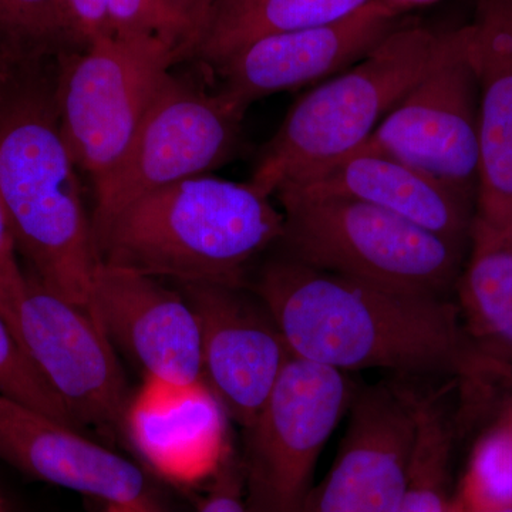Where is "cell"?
<instances>
[{"label":"cell","mask_w":512,"mask_h":512,"mask_svg":"<svg viewBox=\"0 0 512 512\" xmlns=\"http://www.w3.org/2000/svg\"><path fill=\"white\" fill-rule=\"evenodd\" d=\"M255 295L298 359L343 373L386 369L406 377L444 376L457 382L473 412L505 389L448 296L386 288L288 255L262 268Z\"/></svg>","instance_id":"cell-1"},{"label":"cell","mask_w":512,"mask_h":512,"mask_svg":"<svg viewBox=\"0 0 512 512\" xmlns=\"http://www.w3.org/2000/svg\"><path fill=\"white\" fill-rule=\"evenodd\" d=\"M447 512H461V504L456 497L451 498L450 504H448Z\"/></svg>","instance_id":"cell-34"},{"label":"cell","mask_w":512,"mask_h":512,"mask_svg":"<svg viewBox=\"0 0 512 512\" xmlns=\"http://www.w3.org/2000/svg\"><path fill=\"white\" fill-rule=\"evenodd\" d=\"M338 456L303 512H400L412 470L417 389L380 382L357 389Z\"/></svg>","instance_id":"cell-11"},{"label":"cell","mask_w":512,"mask_h":512,"mask_svg":"<svg viewBox=\"0 0 512 512\" xmlns=\"http://www.w3.org/2000/svg\"><path fill=\"white\" fill-rule=\"evenodd\" d=\"M168 3L187 28L188 49L185 59H190L192 50L210 19L215 0H168Z\"/></svg>","instance_id":"cell-29"},{"label":"cell","mask_w":512,"mask_h":512,"mask_svg":"<svg viewBox=\"0 0 512 512\" xmlns=\"http://www.w3.org/2000/svg\"><path fill=\"white\" fill-rule=\"evenodd\" d=\"M451 450L453 430L443 390H419L412 470L400 512H447Z\"/></svg>","instance_id":"cell-22"},{"label":"cell","mask_w":512,"mask_h":512,"mask_svg":"<svg viewBox=\"0 0 512 512\" xmlns=\"http://www.w3.org/2000/svg\"><path fill=\"white\" fill-rule=\"evenodd\" d=\"M468 338L507 390L512 384V231L474 215L466 261L456 285Z\"/></svg>","instance_id":"cell-19"},{"label":"cell","mask_w":512,"mask_h":512,"mask_svg":"<svg viewBox=\"0 0 512 512\" xmlns=\"http://www.w3.org/2000/svg\"><path fill=\"white\" fill-rule=\"evenodd\" d=\"M201 329L204 380L225 412L248 429L292 353L264 303L242 286L180 284Z\"/></svg>","instance_id":"cell-12"},{"label":"cell","mask_w":512,"mask_h":512,"mask_svg":"<svg viewBox=\"0 0 512 512\" xmlns=\"http://www.w3.org/2000/svg\"><path fill=\"white\" fill-rule=\"evenodd\" d=\"M285 255L322 271L399 291L448 296L467 247L367 202L279 188Z\"/></svg>","instance_id":"cell-5"},{"label":"cell","mask_w":512,"mask_h":512,"mask_svg":"<svg viewBox=\"0 0 512 512\" xmlns=\"http://www.w3.org/2000/svg\"><path fill=\"white\" fill-rule=\"evenodd\" d=\"M360 148L402 161L476 202L480 100L470 25L444 30L427 72Z\"/></svg>","instance_id":"cell-8"},{"label":"cell","mask_w":512,"mask_h":512,"mask_svg":"<svg viewBox=\"0 0 512 512\" xmlns=\"http://www.w3.org/2000/svg\"><path fill=\"white\" fill-rule=\"evenodd\" d=\"M104 512H158L151 508L137 507V505L127 504H106Z\"/></svg>","instance_id":"cell-32"},{"label":"cell","mask_w":512,"mask_h":512,"mask_svg":"<svg viewBox=\"0 0 512 512\" xmlns=\"http://www.w3.org/2000/svg\"><path fill=\"white\" fill-rule=\"evenodd\" d=\"M443 32L402 25L348 70L293 104L249 180L274 197L355 153L419 82L439 53Z\"/></svg>","instance_id":"cell-4"},{"label":"cell","mask_w":512,"mask_h":512,"mask_svg":"<svg viewBox=\"0 0 512 512\" xmlns=\"http://www.w3.org/2000/svg\"><path fill=\"white\" fill-rule=\"evenodd\" d=\"M84 49L59 0H0V69L56 63Z\"/></svg>","instance_id":"cell-21"},{"label":"cell","mask_w":512,"mask_h":512,"mask_svg":"<svg viewBox=\"0 0 512 512\" xmlns=\"http://www.w3.org/2000/svg\"><path fill=\"white\" fill-rule=\"evenodd\" d=\"M372 0H215L190 59L207 67L224 62L261 37L328 25Z\"/></svg>","instance_id":"cell-20"},{"label":"cell","mask_w":512,"mask_h":512,"mask_svg":"<svg viewBox=\"0 0 512 512\" xmlns=\"http://www.w3.org/2000/svg\"><path fill=\"white\" fill-rule=\"evenodd\" d=\"M107 8L113 33L158 36L175 47L178 60L187 56V28L168 0H107Z\"/></svg>","instance_id":"cell-25"},{"label":"cell","mask_w":512,"mask_h":512,"mask_svg":"<svg viewBox=\"0 0 512 512\" xmlns=\"http://www.w3.org/2000/svg\"><path fill=\"white\" fill-rule=\"evenodd\" d=\"M59 3L84 47L97 37L113 33L107 0H59Z\"/></svg>","instance_id":"cell-28"},{"label":"cell","mask_w":512,"mask_h":512,"mask_svg":"<svg viewBox=\"0 0 512 512\" xmlns=\"http://www.w3.org/2000/svg\"><path fill=\"white\" fill-rule=\"evenodd\" d=\"M377 3L390 10L394 15L402 16L403 13L409 12L421 6L431 5V3L439 2V0H376Z\"/></svg>","instance_id":"cell-30"},{"label":"cell","mask_w":512,"mask_h":512,"mask_svg":"<svg viewBox=\"0 0 512 512\" xmlns=\"http://www.w3.org/2000/svg\"><path fill=\"white\" fill-rule=\"evenodd\" d=\"M348 373L291 357L254 423L245 429L248 512H303L326 441L356 393Z\"/></svg>","instance_id":"cell-7"},{"label":"cell","mask_w":512,"mask_h":512,"mask_svg":"<svg viewBox=\"0 0 512 512\" xmlns=\"http://www.w3.org/2000/svg\"><path fill=\"white\" fill-rule=\"evenodd\" d=\"M279 188L367 202L461 247L470 244L476 202L402 161L366 148L308 180Z\"/></svg>","instance_id":"cell-17"},{"label":"cell","mask_w":512,"mask_h":512,"mask_svg":"<svg viewBox=\"0 0 512 512\" xmlns=\"http://www.w3.org/2000/svg\"><path fill=\"white\" fill-rule=\"evenodd\" d=\"M0 512H10L8 505H6L5 501L0 498Z\"/></svg>","instance_id":"cell-35"},{"label":"cell","mask_w":512,"mask_h":512,"mask_svg":"<svg viewBox=\"0 0 512 512\" xmlns=\"http://www.w3.org/2000/svg\"><path fill=\"white\" fill-rule=\"evenodd\" d=\"M0 394L79 429L0 316ZM80 430V429H79Z\"/></svg>","instance_id":"cell-24"},{"label":"cell","mask_w":512,"mask_h":512,"mask_svg":"<svg viewBox=\"0 0 512 512\" xmlns=\"http://www.w3.org/2000/svg\"><path fill=\"white\" fill-rule=\"evenodd\" d=\"M18 255L15 238L0 198V316L6 320L10 330L26 289V272L20 268Z\"/></svg>","instance_id":"cell-26"},{"label":"cell","mask_w":512,"mask_h":512,"mask_svg":"<svg viewBox=\"0 0 512 512\" xmlns=\"http://www.w3.org/2000/svg\"><path fill=\"white\" fill-rule=\"evenodd\" d=\"M376 0L346 18L261 37L212 67L220 92L248 110L254 101L345 72L403 25Z\"/></svg>","instance_id":"cell-13"},{"label":"cell","mask_w":512,"mask_h":512,"mask_svg":"<svg viewBox=\"0 0 512 512\" xmlns=\"http://www.w3.org/2000/svg\"><path fill=\"white\" fill-rule=\"evenodd\" d=\"M12 332L79 429L93 427L111 440L127 439L126 377L113 343L89 312L28 271Z\"/></svg>","instance_id":"cell-10"},{"label":"cell","mask_w":512,"mask_h":512,"mask_svg":"<svg viewBox=\"0 0 512 512\" xmlns=\"http://www.w3.org/2000/svg\"><path fill=\"white\" fill-rule=\"evenodd\" d=\"M0 460L26 476L97 498L157 510L141 468L69 426L0 394Z\"/></svg>","instance_id":"cell-15"},{"label":"cell","mask_w":512,"mask_h":512,"mask_svg":"<svg viewBox=\"0 0 512 512\" xmlns=\"http://www.w3.org/2000/svg\"><path fill=\"white\" fill-rule=\"evenodd\" d=\"M498 419H503L512 424V384L510 389L507 390V393L504 394L503 400H501Z\"/></svg>","instance_id":"cell-31"},{"label":"cell","mask_w":512,"mask_h":512,"mask_svg":"<svg viewBox=\"0 0 512 512\" xmlns=\"http://www.w3.org/2000/svg\"><path fill=\"white\" fill-rule=\"evenodd\" d=\"M245 111L220 90L170 73L127 153L94 187L93 225L143 195L227 164L237 153Z\"/></svg>","instance_id":"cell-9"},{"label":"cell","mask_w":512,"mask_h":512,"mask_svg":"<svg viewBox=\"0 0 512 512\" xmlns=\"http://www.w3.org/2000/svg\"><path fill=\"white\" fill-rule=\"evenodd\" d=\"M461 512H512V507H510V508H494V510H470V508H464L463 504H461Z\"/></svg>","instance_id":"cell-33"},{"label":"cell","mask_w":512,"mask_h":512,"mask_svg":"<svg viewBox=\"0 0 512 512\" xmlns=\"http://www.w3.org/2000/svg\"><path fill=\"white\" fill-rule=\"evenodd\" d=\"M93 231L103 264L178 284L244 286L251 262L281 241L284 212L251 180L207 174L143 195Z\"/></svg>","instance_id":"cell-3"},{"label":"cell","mask_w":512,"mask_h":512,"mask_svg":"<svg viewBox=\"0 0 512 512\" xmlns=\"http://www.w3.org/2000/svg\"><path fill=\"white\" fill-rule=\"evenodd\" d=\"M127 440L157 476L192 487L211 480L231 448L227 412L205 380L144 377L128 407Z\"/></svg>","instance_id":"cell-16"},{"label":"cell","mask_w":512,"mask_h":512,"mask_svg":"<svg viewBox=\"0 0 512 512\" xmlns=\"http://www.w3.org/2000/svg\"><path fill=\"white\" fill-rule=\"evenodd\" d=\"M47 66L0 70V198L30 274L92 315L100 258Z\"/></svg>","instance_id":"cell-2"},{"label":"cell","mask_w":512,"mask_h":512,"mask_svg":"<svg viewBox=\"0 0 512 512\" xmlns=\"http://www.w3.org/2000/svg\"><path fill=\"white\" fill-rule=\"evenodd\" d=\"M457 500L470 510L512 507V424L495 420L477 441Z\"/></svg>","instance_id":"cell-23"},{"label":"cell","mask_w":512,"mask_h":512,"mask_svg":"<svg viewBox=\"0 0 512 512\" xmlns=\"http://www.w3.org/2000/svg\"><path fill=\"white\" fill-rule=\"evenodd\" d=\"M178 60L161 37L111 33L60 57L55 99L74 163L94 187L119 165Z\"/></svg>","instance_id":"cell-6"},{"label":"cell","mask_w":512,"mask_h":512,"mask_svg":"<svg viewBox=\"0 0 512 512\" xmlns=\"http://www.w3.org/2000/svg\"><path fill=\"white\" fill-rule=\"evenodd\" d=\"M468 25L480 100L476 218L512 231V0H477Z\"/></svg>","instance_id":"cell-18"},{"label":"cell","mask_w":512,"mask_h":512,"mask_svg":"<svg viewBox=\"0 0 512 512\" xmlns=\"http://www.w3.org/2000/svg\"><path fill=\"white\" fill-rule=\"evenodd\" d=\"M92 315L144 376L175 383L204 379L197 313L183 293L158 278L100 262Z\"/></svg>","instance_id":"cell-14"},{"label":"cell","mask_w":512,"mask_h":512,"mask_svg":"<svg viewBox=\"0 0 512 512\" xmlns=\"http://www.w3.org/2000/svg\"><path fill=\"white\" fill-rule=\"evenodd\" d=\"M211 480L210 493L197 512H248L242 463L232 450Z\"/></svg>","instance_id":"cell-27"}]
</instances>
